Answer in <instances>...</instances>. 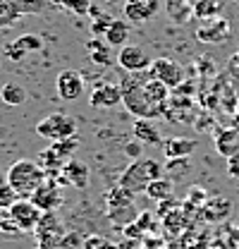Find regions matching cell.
I'll list each match as a JSON object with an SVG mask.
<instances>
[{
	"label": "cell",
	"instance_id": "19",
	"mask_svg": "<svg viewBox=\"0 0 239 249\" xmlns=\"http://www.w3.org/2000/svg\"><path fill=\"white\" fill-rule=\"evenodd\" d=\"M127 38H129V22L124 19H113V24L108 27L103 41L110 46V48H122L127 46Z\"/></svg>",
	"mask_w": 239,
	"mask_h": 249
},
{
	"label": "cell",
	"instance_id": "11",
	"mask_svg": "<svg viewBox=\"0 0 239 249\" xmlns=\"http://www.w3.org/2000/svg\"><path fill=\"white\" fill-rule=\"evenodd\" d=\"M55 89H58L62 101H77L79 96H84V77L77 70H62L55 79Z\"/></svg>",
	"mask_w": 239,
	"mask_h": 249
},
{
	"label": "cell",
	"instance_id": "1",
	"mask_svg": "<svg viewBox=\"0 0 239 249\" xmlns=\"http://www.w3.org/2000/svg\"><path fill=\"white\" fill-rule=\"evenodd\" d=\"M122 106L139 120L163 118L170 108V89L160 84L151 72H127L120 82Z\"/></svg>",
	"mask_w": 239,
	"mask_h": 249
},
{
	"label": "cell",
	"instance_id": "15",
	"mask_svg": "<svg viewBox=\"0 0 239 249\" xmlns=\"http://www.w3.org/2000/svg\"><path fill=\"white\" fill-rule=\"evenodd\" d=\"M41 48H43L41 36H36V34H22L19 38H15L12 43L5 46V55H7L10 60H22L27 53L41 51Z\"/></svg>",
	"mask_w": 239,
	"mask_h": 249
},
{
	"label": "cell",
	"instance_id": "25",
	"mask_svg": "<svg viewBox=\"0 0 239 249\" xmlns=\"http://www.w3.org/2000/svg\"><path fill=\"white\" fill-rule=\"evenodd\" d=\"M89 17H96L93 22H91V34L93 36H105V31H108V27L113 24V15H105V12H101L96 5H91V12Z\"/></svg>",
	"mask_w": 239,
	"mask_h": 249
},
{
	"label": "cell",
	"instance_id": "18",
	"mask_svg": "<svg viewBox=\"0 0 239 249\" xmlns=\"http://www.w3.org/2000/svg\"><path fill=\"white\" fill-rule=\"evenodd\" d=\"M201 211H204V218L206 220H222V218L230 216V211H232V201L230 199H225V196H213V199H206V204L201 206Z\"/></svg>",
	"mask_w": 239,
	"mask_h": 249
},
{
	"label": "cell",
	"instance_id": "24",
	"mask_svg": "<svg viewBox=\"0 0 239 249\" xmlns=\"http://www.w3.org/2000/svg\"><path fill=\"white\" fill-rule=\"evenodd\" d=\"M0 98H2L5 106H22V103L27 101V91H24L22 84H17V82H7V84L0 89Z\"/></svg>",
	"mask_w": 239,
	"mask_h": 249
},
{
	"label": "cell",
	"instance_id": "37",
	"mask_svg": "<svg viewBox=\"0 0 239 249\" xmlns=\"http://www.w3.org/2000/svg\"><path fill=\"white\" fill-rule=\"evenodd\" d=\"M0 216H2V211H0Z\"/></svg>",
	"mask_w": 239,
	"mask_h": 249
},
{
	"label": "cell",
	"instance_id": "27",
	"mask_svg": "<svg viewBox=\"0 0 239 249\" xmlns=\"http://www.w3.org/2000/svg\"><path fill=\"white\" fill-rule=\"evenodd\" d=\"M218 10H220V5H218L215 0H196V2H194V17H199V19L215 17Z\"/></svg>",
	"mask_w": 239,
	"mask_h": 249
},
{
	"label": "cell",
	"instance_id": "21",
	"mask_svg": "<svg viewBox=\"0 0 239 249\" xmlns=\"http://www.w3.org/2000/svg\"><path fill=\"white\" fill-rule=\"evenodd\" d=\"M86 48H89L91 62H96L98 67H110L113 62H118L113 58V53H110V46L105 41H101V38H91Z\"/></svg>",
	"mask_w": 239,
	"mask_h": 249
},
{
	"label": "cell",
	"instance_id": "4",
	"mask_svg": "<svg viewBox=\"0 0 239 249\" xmlns=\"http://www.w3.org/2000/svg\"><path fill=\"white\" fill-rule=\"evenodd\" d=\"M34 129H36L38 137L51 139V144L77 137V123H74V118H69L67 113H51L48 118H43L41 123H36Z\"/></svg>",
	"mask_w": 239,
	"mask_h": 249
},
{
	"label": "cell",
	"instance_id": "7",
	"mask_svg": "<svg viewBox=\"0 0 239 249\" xmlns=\"http://www.w3.org/2000/svg\"><path fill=\"white\" fill-rule=\"evenodd\" d=\"M151 77H155L160 84H165L170 91L172 89H177L179 84L187 79L184 77V67L179 65V62H175L172 58H155V60L151 62L149 67Z\"/></svg>",
	"mask_w": 239,
	"mask_h": 249
},
{
	"label": "cell",
	"instance_id": "33",
	"mask_svg": "<svg viewBox=\"0 0 239 249\" xmlns=\"http://www.w3.org/2000/svg\"><path fill=\"white\" fill-rule=\"evenodd\" d=\"M124 154L129 156L132 160L141 158V142H132V144H127V146H124Z\"/></svg>",
	"mask_w": 239,
	"mask_h": 249
},
{
	"label": "cell",
	"instance_id": "5",
	"mask_svg": "<svg viewBox=\"0 0 239 249\" xmlns=\"http://www.w3.org/2000/svg\"><path fill=\"white\" fill-rule=\"evenodd\" d=\"M46 2L48 0H0V29H10L22 17L41 12Z\"/></svg>",
	"mask_w": 239,
	"mask_h": 249
},
{
	"label": "cell",
	"instance_id": "23",
	"mask_svg": "<svg viewBox=\"0 0 239 249\" xmlns=\"http://www.w3.org/2000/svg\"><path fill=\"white\" fill-rule=\"evenodd\" d=\"M215 146H218V151L222 156H235L239 154L237 146H239V132L237 129H218V134H215Z\"/></svg>",
	"mask_w": 239,
	"mask_h": 249
},
{
	"label": "cell",
	"instance_id": "36",
	"mask_svg": "<svg viewBox=\"0 0 239 249\" xmlns=\"http://www.w3.org/2000/svg\"><path fill=\"white\" fill-rule=\"evenodd\" d=\"M237 124H239V113H237Z\"/></svg>",
	"mask_w": 239,
	"mask_h": 249
},
{
	"label": "cell",
	"instance_id": "6",
	"mask_svg": "<svg viewBox=\"0 0 239 249\" xmlns=\"http://www.w3.org/2000/svg\"><path fill=\"white\" fill-rule=\"evenodd\" d=\"M34 235H36L38 249H60L65 237H67L65 228H62V223H60V218L55 213H43L38 225H36V230H34Z\"/></svg>",
	"mask_w": 239,
	"mask_h": 249
},
{
	"label": "cell",
	"instance_id": "22",
	"mask_svg": "<svg viewBox=\"0 0 239 249\" xmlns=\"http://www.w3.org/2000/svg\"><path fill=\"white\" fill-rule=\"evenodd\" d=\"M134 137H137V142H141V144H151V146H155V144H163V134L158 132V127H153L149 120H134Z\"/></svg>",
	"mask_w": 239,
	"mask_h": 249
},
{
	"label": "cell",
	"instance_id": "31",
	"mask_svg": "<svg viewBox=\"0 0 239 249\" xmlns=\"http://www.w3.org/2000/svg\"><path fill=\"white\" fill-rule=\"evenodd\" d=\"M17 199H19V196L15 194V189L7 185V182H2V185H0V211H7Z\"/></svg>",
	"mask_w": 239,
	"mask_h": 249
},
{
	"label": "cell",
	"instance_id": "2",
	"mask_svg": "<svg viewBox=\"0 0 239 249\" xmlns=\"http://www.w3.org/2000/svg\"><path fill=\"white\" fill-rule=\"evenodd\" d=\"M5 178H7V185L15 189V194H17L19 199H29L31 194L48 180L46 173H43V168H41L36 160H29V158L15 160V163L7 168Z\"/></svg>",
	"mask_w": 239,
	"mask_h": 249
},
{
	"label": "cell",
	"instance_id": "9",
	"mask_svg": "<svg viewBox=\"0 0 239 249\" xmlns=\"http://www.w3.org/2000/svg\"><path fill=\"white\" fill-rule=\"evenodd\" d=\"M115 60H118V65L124 72H146L151 67V62H153V58H151L141 46L127 43V46H122L118 51Z\"/></svg>",
	"mask_w": 239,
	"mask_h": 249
},
{
	"label": "cell",
	"instance_id": "32",
	"mask_svg": "<svg viewBox=\"0 0 239 249\" xmlns=\"http://www.w3.org/2000/svg\"><path fill=\"white\" fill-rule=\"evenodd\" d=\"M206 199H208V196H206V192H204L201 187H191V189H189V196H187V204H194L196 209H201V206L206 204Z\"/></svg>",
	"mask_w": 239,
	"mask_h": 249
},
{
	"label": "cell",
	"instance_id": "26",
	"mask_svg": "<svg viewBox=\"0 0 239 249\" xmlns=\"http://www.w3.org/2000/svg\"><path fill=\"white\" fill-rule=\"evenodd\" d=\"M51 149L55 151V154L67 163V160H72V154L79 149V139L77 137H72V139H62V142H53L51 144Z\"/></svg>",
	"mask_w": 239,
	"mask_h": 249
},
{
	"label": "cell",
	"instance_id": "30",
	"mask_svg": "<svg viewBox=\"0 0 239 249\" xmlns=\"http://www.w3.org/2000/svg\"><path fill=\"white\" fill-rule=\"evenodd\" d=\"M0 235H7V237H17V235H24L17 225H15V220L10 218L7 211H2V216H0Z\"/></svg>",
	"mask_w": 239,
	"mask_h": 249
},
{
	"label": "cell",
	"instance_id": "10",
	"mask_svg": "<svg viewBox=\"0 0 239 249\" xmlns=\"http://www.w3.org/2000/svg\"><path fill=\"white\" fill-rule=\"evenodd\" d=\"M29 199L34 201V206H36L41 213H55L60 206H62V189H60L58 182L46 180L43 185L31 194Z\"/></svg>",
	"mask_w": 239,
	"mask_h": 249
},
{
	"label": "cell",
	"instance_id": "34",
	"mask_svg": "<svg viewBox=\"0 0 239 249\" xmlns=\"http://www.w3.org/2000/svg\"><path fill=\"white\" fill-rule=\"evenodd\" d=\"M227 173H230L232 178H239V154L227 158Z\"/></svg>",
	"mask_w": 239,
	"mask_h": 249
},
{
	"label": "cell",
	"instance_id": "13",
	"mask_svg": "<svg viewBox=\"0 0 239 249\" xmlns=\"http://www.w3.org/2000/svg\"><path fill=\"white\" fill-rule=\"evenodd\" d=\"M196 38L201 43H225L230 38V24L225 17H210L206 19L199 29H196Z\"/></svg>",
	"mask_w": 239,
	"mask_h": 249
},
{
	"label": "cell",
	"instance_id": "16",
	"mask_svg": "<svg viewBox=\"0 0 239 249\" xmlns=\"http://www.w3.org/2000/svg\"><path fill=\"white\" fill-rule=\"evenodd\" d=\"M62 178H65L67 185L77 187V189H86V187H89V180H91V170L86 163L72 158V160H67V163L62 165Z\"/></svg>",
	"mask_w": 239,
	"mask_h": 249
},
{
	"label": "cell",
	"instance_id": "20",
	"mask_svg": "<svg viewBox=\"0 0 239 249\" xmlns=\"http://www.w3.org/2000/svg\"><path fill=\"white\" fill-rule=\"evenodd\" d=\"M149 199H153V201H168V199H172V194H175V182L170 180V178H158V180H153V182H149V187H146V192H144Z\"/></svg>",
	"mask_w": 239,
	"mask_h": 249
},
{
	"label": "cell",
	"instance_id": "12",
	"mask_svg": "<svg viewBox=\"0 0 239 249\" xmlns=\"http://www.w3.org/2000/svg\"><path fill=\"white\" fill-rule=\"evenodd\" d=\"M160 10V0H124V17L134 24L151 22Z\"/></svg>",
	"mask_w": 239,
	"mask_h": 249
},
{
	"label": "cell",
	"instance_id": "8",
	"mask_svg": "<svg viewBox=\"0 0 239 249\" xmlns=\"http://www.w3.org/2000/svg\"><path fill=\"white\" fill-rule=\"evenodd\" d=\"M7 213H10V218L15 220V225H17L22 232H34L36 225H38V220H41V216H43V213L34 206L31 199H17V201L7 209Z\"/></svg>",
	"mask_w": 239,
	"mask_h": 249
},
{
	"label": "cell",
	"instance_id": "14",
	"mask_svg": "<svg viewBox=\"0 0 239 249\" xmlns=\"http://www.w3.org/2000/svg\"><path fill=\"white\" fill-rule=\"evenodd\" d=\"M89 103L93 108H113L122 103V91H120L118 84H110V82H101L91 89Z\"/></svg>",
	"mask_w": 239,
	"mask_h": 249
},
{
	"label": "cell",
	"instance_id": "29",
	"mask_svg": "<svg viewBox=\"0 0 239 249\" xmlns=\"http://www.w3.org/2000/svg\"><path fill=\"white\" fill-rule=\"evenodd\" d=\"M82 249H120L115 242H110L108 237H103V235H91L84 240V245Z\"/></svg>",
	"mask_w": 239,
	"mask_h": 249
},
{
	"label": "cell",
	"instance_id": "35",
	"mask_svg": "<svg viewBox=\"0 0 239 249\" xmlns=\"http://www.w3.org/2000/svg\"><path fill=\"white\" fill-rule=\"evenodd\" d=\"M48 2H53V5H58V7H62V0H48Z\"/></svg>",
	"mask_w": 239,
	"mask_h": 249
},
{
	"label": "cell",
	"instance_id": "17",
	"mask_svg": "<svg viewBox=\"0 0 239 249\" xmlns=\"http://www.w3.org/2000/svg\"><path fill=\"white\" fill-rule=\"evenodd\" d=\"M163 151L170 158H187L199 149V142L196 139H187V137H170V139H163Z\"/></svg>",
	"mask_w": 239,
	"mask_h": 249
},
{
	"label": "cell",
	"instance_id": "28",
	"mask_svg": "<svg viewBox=\"0 0 239 249\" xmlns=\"http://www.w3.org/2000/svg\"><path fill=\"white\" fill-rule=\"evenodd\" d=\"M62 7L69 10L72 15L86 17V15L91 12V0H62Z\"/></svg>",
	"mask_w": 239,
	"mask_h": 249
},
{
	"label": "cell",
	"instance_id": "3",
	"mask_svg": "<svg viewBox=\"0 0 239 249\" xmlns=\"http://www.w3.org/2000/svg\"><path fill=\"white\" fill-rule=\"evenodd\" d=\"M163 173H165V168H163L158 160H153V158H137V160L122 173L118 185L122 187V189H127L129 194H144L149 182L163 178Z\"/></svg>",
	"mask_w": 239,
	"mask_h": 249
}]
</instances>
